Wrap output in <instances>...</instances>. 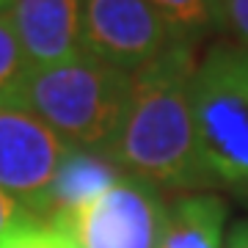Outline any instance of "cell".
<instances>
[{
	"label": "cell",
	"instance_id": "obj_16",
	"mask_svg": "<svg viewBox=\"0 0 248 248\" xmlns=\"http://www.w3.org/2000/svg\"><path fill=\"white\" fill-rule=\"evenodd\" d=\"M11 6H14V0H0V14H9Z\"/></svg>",
	"mask_w": 248,
	"mask_h": 248
},
{
	"label": "cell",
	"instance_id": "obj_15",
	"mask_svg": "<svg viewBox=\"0 0 248 248\" xmlns=\"http://www.w3.org/2000/svg\"><path fill=\"white\" fill-rule=\"evenodd\" d=\"M223 248H248V221H240L232 226V232L226 234Z\"/></svg>",
	"mask_w": 248,
	"mask_h": 248
},
{
	"label": "cell",
	"instance_id": "obj_13",
	"mask_svg": "<svg viewBox=\"0 0 248 248\" xmlns=\"http://www.w3.org/2000/svg\"><path fill=\"white\" fill-rule=\"evenodd\" d=\"M223 31L248 50V0H223Z\"/></svg>",
	"mask_w": 248,
	"mask_h": 248
},
{
	"label": "cell",
	"instance_id": "obj_11",
	"mask_svg": "<svg viewBox=\"0 0 248 248\" xmlns=\"http://www.w3.org/2000/svg\"><path fill=\"white\" fill-rule=\"evenodd\" d=\"M28 72L31 69L9 14H0V105H19Z\"/></svg>",
	"mask_w": 248,
	"mask_h": 248
},
{
	"label": "cell",
	"instance_id": "obj_12",
	"mask_svg": "<svg viewBox=\"0 0 248 248\" xmlns=\"http://www.w3.org/2000/svg\"><path fill=\"white\" fill-rule=\"evenodd\" d=\"M0 248H78V246L63 229H55L53 223L33 218L25 226L0 237Z\"/></svg>",
	"mask_w": 248,
	"mask_h": 248
},
{
	"label": "cell",
	"instance_id": "obj_7",
	"mask_svg": "<svg viewBox=\"0 0 248 248\" xmlns=\"http://www.w3.org/2000/svg\"><path fill=\"white\" fill-rule=\"evenodd\" d=\"M9 19L28 69H45L83 53V0H14Z\"/></svg>",
	"mask_w": 248,
	"mask_h": 248
},
{
	"label": "cell",
	"instance_id": "obj_6",
	"mask_svg": "<svg viewBox=\"0 0 248 248\" xmlns=\"http://www.w3.org/2000/svg\"><path fill=\"white\" fill-rule=\"evenodd\" d=\"M174 45L146 0H83V53L133 75Z\"/></svg>",
	"mask_w": 248,
	"mask_h": 248
},
{
	"label": "cell",
	"instance_id": "obj_8",
	"mask_svg": "<svg viewBox=\"0 0 248 248\" xmlns=\"http://www.w3.org/2000/svg\"><path fill=\"white\" fill-rule=\"evenodd\" d=\"M122 174H127V171L119 169V163L110 155L72 146L53 177L50 202H47V213L42 221L47 223L66 221L83 204H89L91 199L105 193L110 185H116L122 179Z\"/></svg>",
	"mask_w": 248,
	"mask_h": 248
},
{
	"label": "cell",
	"instance_id": "obj_14",
	"mask_svg": "<svg viewBox=\"0 0 248 248\" xmlns=\"http://www.w3.org/2000/svg\"><path fill=\"white\" fill-rule=\"evenodd\" d=\"M36 215L31 210H25L22 204L9 196L3 187H0V237H6L9 232L19 229V226H25L28 221H33Z\"/></svg>",
	"mask_w": 248,
	"mask_h": 248
},
{
	"label": "cell",
	"instance_id": "obj_5",
	"mask_svg": "<svg viewBox=\"0 0 248 248\" xmlns=\"http://www.w3.org/2000/svg\"><path fill=\"white\" fill-rule=\"evenodd\" d=\"M72 146L19 105H0V187L45 218L50 187Z\"/></svg>",
	"mask_w": 248,
	"mask_h": 248
},
{
	"label": "cell",
	"instance_id": "obj_3",
	"mask_svg": "<svg viewBox=\"0 0 248 248\" xmlns=\"http://www.w3.org/2000/svg\"><path fill=\"white\" fill-rule=\"evenodd\" d=\"M199 155L215 187L248 199V50L218 39L190 80Z\"/></svg>",
	"mask_w": 248,
	"mask_h": 248
},
{
	"label": "cell",
	"instance_id": "obj_10",
	"mask_svg": "<svg viewBox=\"0 0 248 248\" xmlns=\"http://www.w3.org/2000/svg\"><path fill=\"white\" fill-rule=\"evenodd\" d=\"M169 28L174 45L199 47L223 33V0H146Z\"/></svg>",
	"mask_w": 248,
	"mask_h": 248
},
{
	"label": "cell",
	"instance_id": "obj_9",
	"mask_svg": "<svg viewBox=\"0 0 248 248\" xmlns=\"http://www.w3.org/2000/svg\"><path fill=\"white\" fill-rule=\"evenodd\" d=\"M229 207L210 190L177 193L166 207L157 248H223Z\"/></svg>",
	"mask_w": 248,
	"mask_h": 248
},
{
	"label": "cell",
	"instance_id": "obj_2",
	"mask_svg": "<svg viewBox=\"0 0 248 248\" xmlns=\"http://www.w3.org/2000/svg\"><path fill=\"white\" fill-rule=\"evenodd\" d=\"M133 75L80 53L63 63L31 69L19 108L75 149L110 155L130 102Z\"/></svg>",
	"mask_w": 248,
	"mask_h": 248
},
{
	"label": "cell",
	"instance_id": "obj_4",
	"mask_svg": "<svg viewBox=\"0 0 248 248\" xmlns=\"http://www.w3.org/2000/svg\"><path fill=\"white\" fill-rule=\"evenodd\" d=\"M166 207L160 187L122 174L105 193L53 226L66 232L78 248H157Z\"/></svg>",
	"mask_w": 248,
	"mask_h": 248
},
{
	"label": "cell",
	"instance_id": "obj_1",
	"mask_svg": "<svg viewBox=\"0 0 248 248\" xmlns=\"http://www.w3.org/2000/svg\"><path fill=\"white\" fill-rule=\"evenodd\" d=\"M196 63V47L171 45L130 80V102L110 157L160 190L199 193L215 187L196 141L190 102Z\"/></svg>",
	"mask_w": 248,
	"mask_h": 248
}]
</instances>
